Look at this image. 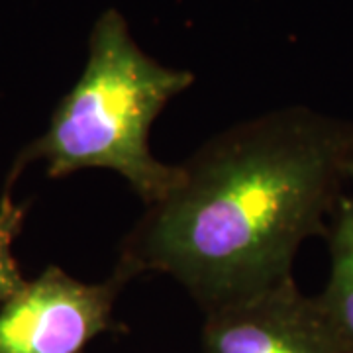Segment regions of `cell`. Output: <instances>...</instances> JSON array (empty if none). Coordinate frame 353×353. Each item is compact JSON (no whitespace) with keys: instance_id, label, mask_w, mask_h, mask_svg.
I'll return each instance as SVG.
<instances>
[{"instance_id":"cell-4","label":"cell","mask_w":353,"mask_h":353,"mask_svg":"<svg viewBox=\"0 0 353 353\" xmlns=\"http://www.w3.org/2000/svg\"><path fill=\"white\" fill-rule=\"evenodd\" d=\"M201 353H353L320 296L294 279L204 312Z\"/></svg>"},{"instance_id":"cell-6","label":"cell","mask_w":353,"mask_h":353,"mask_svg":"<svg viewBox=\"0 0 353 353\" xmlns=\"http://www.w3.org/2000/svg\"><path fill=\"white\" fill-rule=\"evenodd\" d=\"M24 218L26 206L14 202L10 185H6V190L0 199V304L6 303L26 285L12 252Z\"/></svg>"},{"instance_id":"cell-7","label":"cell","mask_w":353,"mask_h":353,"mask_svg":"<svg viewBox=\"0 0 353 353\" xmlns=\"http://www.w3.org/2000/svg\"><path fill=\"white\" fill-rule=\"evenodd\" d=\"M350 181H352V185H353V167H352V171H350Z\"/></svg>"},{"instance_id":"cell-2","label":"cell","mask_w":353,"mask_h":353,"mask_svg":"<svg viewBox=\"0 0 353 353\" xmlns=\"http://www.w3.org/2000/svg\"><path fill=\"white\" fill-rule=\"evenodd\" d=\"M192 83L190 71L165 67L141 50L118 10H104L92 26L79 81L57 104L46 134L20 153L10 181L41 159L53 179L108 169L126 179L145 206L161 201L179 181V165L153 155L150 132L167 102Z\"/></svg>"},{"instance_id":"cell-1","label":"cell","mask_w":353,"mask_h":353,"mask_svg":"<svg viewBox=\"0 0 353 353\" xmlns=\"http://www.w3.org/2000/svg\"><path fill=\"white\" fill-rule=\"evenodd\" d=\"M352 167V120L287 106L234 124L179 163L116 271L169 275L202 312L273 289L294 279L304 241L328 234Z\"/></svg>"},{"instance_id":"cell-5","label":"cell","mask_w":353,"mask_h":353,"mask_svg":"<svg viewBox=\"0 0 353 353\" xmlns=\"http://www.w3.org/2000/svg\"><path fill=\"white\" fill-rule=\"evenodd\" d=\"M324 238L328 241L330 277L318 296L353 343V196H341Z\"/></svg>"},{"instance_id":"cell-3","label":"cell","mask_w":353,"mask_h":353,"mask_svg":"<svg viewBox=\"0 0 353 353\" xmlns=\"http://www.w3.org/2000/svg\"><path fill=\"white\" fill-rule=\"evenodd\" d=\"M128 279L114 269L83 283L51 265L0 308V353H83L116 328L112 312Z\"/></svg>"}]
</instances>
